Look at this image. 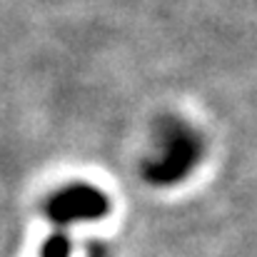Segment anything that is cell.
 <instances>
[{
    "label": "cell",
    "mask_w": 257,
    "mask_h": 257,
    "mask_svg": "<svg viewBox=\"0 0 257 257\" xmlns=\"http://www.w3.org/2000/svg\"><path fill=\"white\" fill-rule=\"evenodd\" d=\"M43 212L55 225L92 222L110 212V200L102 190L92 185H68L45 202Z\"/></svg>",
    "instance_id": "2"
},
{
    "label": "cell",
    "mask_w": 257,
    "mask_h": 257,
    "mask_svg": "<svg viewBox=\"0 0 257 257\" xmlns=\"http://www.w3.org/2000/svg\"><path fill=\"white\" fill-rule=\"evenodd\" d=\"M87 257H107V250L102 245H90V255Z\"/></svg>",
    "instance_id": "4"
},
{
    "label": "cell",
    "mask_w": 257,
    "mask_h": 257,
    "mask_svg": "<svg viewBox=\"0 0 257 257\" xmlns=\"http://www.w3.org/2000/svg\"><path fill=\"white\" fill-rule=\"evenodd\" d=\"M70 240H68V235H63V232H55V235H50L48 240H45V245H43V250H40V257H70Z\"/></svg>",
    "instance_id": "3"
},
{
    "label": "cell",
    "mask_w": 257,
    "mask_h": 257,
    "mask_svg": "<svg viewBox=\"0 0 257 257\" xmlns=\"http://www.w3.org/2000/svg\"><path fill=\"white\" fill-rule=\"evenodd\" d=\"M202 160V140L200 135L182 120L168 117L160 122L158 153L143 168L148 182L158 187H170L185 180Z\"/></svg>",
    "instance_id": "1"
}]
</instances>
